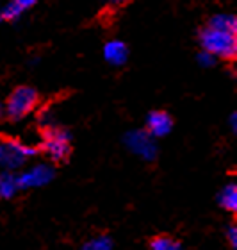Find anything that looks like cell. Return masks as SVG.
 Returning <instances> with one entry per match:
<instances>
[{
	"label": "cell",
	"mask_w": 237,
	"mask_h": 250,
	"mask_svg": "<svg viewBox=\"0 0 237 250\" xmlns=\"http://www.w3.org/2000/svg\"><path fill=\"white\" fill-rule=\"evenodd\" d=\"M198 38H200L203 52L212 56L214 59L219 58L225 61H234L237 58V38L232 32L219 31V29L207 25L205 29L200 31Z\"/></svg>",
	"instance_id": "1"
},
{
	"label": "cell",
	"mask_w": 237,
	"mask_h": 250,
	"mask_svg": "<svg viewBox=\"0 0 237 250\" xmlns=\"http://www.w3.org/2000/svg\"><path fill=\"white\" fill-rule=\"evenodd\" d=\"M38 102H40V95L36 89L31 86H18L5 102V115L11 120H21L34 111Z\"/></svg>",
	"instance_id": "2"
},
{
	"label": "cell",
	"mask_w": 237,
	"mask_h": 250,
	"mask_svg": "<svg viewBox=\"0 0 237 250\" xmlns=\"http://www.w3.org/2000/svg\"><path fill=\"white\" fill-rule=\"evenodd\" d=\"M43 150L52 161L62 163L70 157L72 146H70V134L62 129H48L43 141Z\"/></svg>",
	"instance_id": "3"
},
{
	"label": "cell",
	"mask_w": 237,
	"mask_h": 250,
	"mask_svg": "<svg viewBox=\"0 0 237 250\" xmlns=\"http://www.w3.org/2000/svg\"><path fill=\"white\" fill-rule=\"evenodd\" d=\"M173 127V118H171L166 111H152L148 115V122H146V129L152 136L155 138H162L171 130Z\"/></svg>",
	"instance_id": "4"
},
{
	"label": "cell",
	"mask_w": 237,
	"mask_h": 250,
	"mask_svg": "<svg viewBox=\"0 0 237 250\" xmlns=\"http://www.w3.org/2000/svg\"><path fill=\"white\" fill-rule=\"evenodd\" d=\"M103 56L113 64H123L129 58V48L123 42H109L103 48Z\"/></svg>",
	"instance_id": "5"
},
{
	"label": "cell",
	"mask_w": 237,
	"mask_h": 250,
	"mask_svg": "<svg viewBox=\"0 0 237 250\" xmlns=\"http://www.w3.org/2000/svg\"><path fill=\"white\" fill-rule=\"evenodd\" d=\"M32 5H34L32 0H15V2H9L4 7V11L0 13V20H15L16 16H20L23 11H27Z\"/></svg>",
	"instance_id": "6"
},
{
	"label": "cell",
	"mask_w": 237,
	"mask_h": 250,
	"mask_svg": "<svg viewBox=\"0 0 237 250\" xmlns=\"http://www.w3.org/2000/svg\"><path fill=\"white\" fill-rule=\"evenodd\" d=\"M150 250H182V243L170 234H159L150 240Z\"/></svg>",
	"instance_id": "7"
},
{
	"label": "cell",
	"mask_w": 237,
	"mask_h": 250,
	"mask_svg": "<svg viewBox=\"0 0 237 250\" xmlns=\"http://www.w3.org/2000/svg\"><path fill=\"white\" fill-rule=\"evenodd\" d=\"M219 204L223 209H227L230 213L237 211V186L236 184H227L223 188L221 195H219Z\"/></svg>",
	"instance_id": "8"
},
{
	"label": "cell",
	"mask_w": 237,
	"mask_h": 250,
	"mask_svg": "<svg viewBox=\"0 0 237 250\" xmlns=\"http://www.w3.org/2000/svg\"><path fill=\"white\" fill-rule=\"evenodd\" d=\"M209 27H214V29H219V31H227V32L236 34L237 20H236V16H232V15H216L211 18Z\"/></svg>",
	"instance_id": "9"
},
{
	"label": "cell",
	"mask_w": 237,
	"mask_h": 250,
	"mask_svg": "<svg viewBox=\"0 0 237 250\" xmlns=\"http://www.w3.org/2000/svg\"><path fill=\"white\" fill-rule=\"evenodd\" d=\"M18 189V181L15 177H11L9 173L0 175V197L2 198H11Z\"/></svg>",
	"instance_id": "10"
},
{
	"label": "cell",
	"mask_w": 237,
	"mask_h": 250,
	"mask_svg": "<svg viewBox=\"0 0 237 250\" xmlns=\"http://www.w3.org/2000/svg\"><path fill=\"white\" fill-rule=\"evenodd\" d=\"M82 250H111V240L109 238H98V240H91L89 243L84 245Z\"/></svg>",
	"instance_id": "11"
},
{
	"label": "cell",
	"mask_w": 237,
	"mask_h": 250,
	"mask_svg": "<svg viewBox=\"0 0 237 250\" xmlns=\"http://www.w3.org/2000/svg\"><path fill=\"white\" fill-rule=\"evenodd\" d=\"M228 240H230V245L236 249L237 247V227L236 225H232V227L228 229Z\"/></svg>",
	"instance_id": "12"
},
{
	"label": "cell",
	"mask_w": 237,
	"mask_h": 250,
	"mask_svg": "<svg viewBox=\"0 0 237 250\" xmlns=\"http://www.w3.org/2000/svg\"><path fill=\"white\" fill-rule=\"evenodd\" d=\"M200 61L201 62H207V64H212V62H214V58H212V56H209V54H201L200 56Z\"/></svg>",
	"instance_id": "13"
},
{
	"label": "cell",
	"mask_w": 237,
	"mask_h": 250,
	"mask_svg": "<svg viewBox=\"0 0 237 250\" xmlns=\"http://www.w3.org/2000/svg\"><path fill=\"white\" fill-rule=\"evenodd\" d=\"M0 113H2V107H0Z\"/></svg>",
	"instance_id": "14"
}]
</instances>
